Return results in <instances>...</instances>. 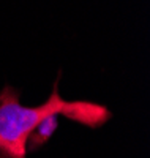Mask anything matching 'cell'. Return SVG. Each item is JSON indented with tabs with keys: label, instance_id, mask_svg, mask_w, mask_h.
Here are the masks:
<instances>
[{
	"label": "cell",
	"instance_id": "obj_1",
	"mask_svg": "<svg viewBox=\"0 0 150 158\" xmlns=\"http://www.w3.org/2000/svg\"><path fill=\"white\" fill-rule=\"evenodd\" d=\"M66 115L84 127L98 128L111 118V111L90 101H66L59 95L57 82L44 104L22 106L19 92L6 85L0 90V153L5 158H27L32 131L49 115Z\"/></svg>",
	"mask_w": 150,
	"mask_h": 158
},
{
	"label": "cell",
	"instance_id": "obj_2",
	"mask_svg": "<svg viewBox=\"0 0 150 158\" xmlns=\"http://www.w3.org/2000/svg\"><path fill=\"white\" fill-rule=\"evenodd\" d=\"M59 127V120L57 115H49L44 120L40 122V125L30 133L29 141H27V152H33L38 147L44 146V144L49 141V138H52L54 131Z\"/></svg>",
	"mask_w": 150,
	"mask_h": 158
},
{
	"label": "cell",
	"instance_id": "obj_3",
	"mask_svg": "<svg viewBox=\"0 0 150 158\" xmlns=\"http://www.w3.org/2000/svg\"><path fill=\"white\" fill-rule=\"evenodd\" d=\"M0 158H5V156H3V155H2V153H0Z\"/></svg>",
	"mask_w": 150,
	"mask_h": 158
}]
</instances>
